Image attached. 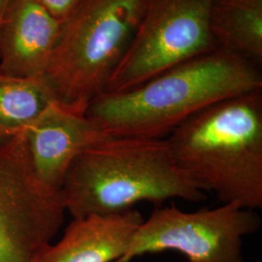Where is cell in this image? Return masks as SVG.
Masks as SVG:
<instances>
[{"label": "cell", "mask_w": 262, "mask_h": 262, "mask_svg": "<svg viewBox=\"0 0 262 262\" xmlns=\"http://www.w3.org/2000/svg\"><path fill=\"white\" fill-rule=\"evenodd\" d=\"M204 189L179 168L165 139L109 138L76 158L60 188L73 219L130 210L142 201L204 200Z\"/></svg>", "instance_id": "3957f363"}, {"label": "cell", "mask_w": 262, "mask_h": 262, "mask_svg": "<svg viewBox=\"0 0 262 262\" xmlns=\"http://www.w3.org/2000/svg\"><path fill=\"white\" fill-rule=\"evenodd\" d=\"M215 0H144L139 26L104 93H120L216 50L210 19Z\"/></svg>", "instance_id": "5b68a950"}, {"label": "cell", "mask_w": 262, "mask_h": 262, "mask_svg": "<svg viewBox=\"0 0 262 262\" xmlns=\"http://www.w3.org/2000/svg\"><path fill=\"white\" fill-rule=\"evenodd\" d=\"M55 101L58 100L44 77L0 73V144L23 134Z\"/></svg>", "instance_id": "7c38bea8"}, {"label": "cell", "mask_w": 262, "mask_h": 262, "mask_svg": "<svg viewBox=\"0 0 262 262\" xmlns=\"http://www.w3.org/2000/svg\"><path fill=\"white\" fill-rule=\"evenodd\" d=\"M11 1L12 0H0V27H1V23H2L3 17H4V14L8 8Z\"/></svg>", "instance_id": "5bb4252c"}, {"label": "cell", "mask_w": 262, "mask_h": 262, "mask_svg": "<svg viewBox=\"0 0 262 262\" xmlns=\"http://www.w3.org/2000/svg\"><path fill=\"white\" fill-rule=\"evenodd\" d=\"M144 0H83L63 23L44 79L59 102L86 111L104 93L139 26Z\"/></svg>", "instance_id": "277c9868"}, {"label": "cell", "mask_w": 262, "mask_h": 262, "mask_svg": "<svg viewBox=\"0 0 262 262\" xmlns=\"http://www.w3.org/2000/svg\"><path fill=\"white\" fill-rule=\"evenodd\" d=\"M258 90L261 66L215 50L129 90L102 93L90 102L85 114L111 136L165 139L207 106Z\"/></svg>", "instance_id": "6da1fadb"}, {"label": "cell", "mask_w": 262, "mask_h": 262, "mask_svg": "<svg viewBox=\"0 0 262 262\" xmlns=\"http://www.w3.org/2000/svg\"><path fill=\"white\" fill-rule=\"evenodd\" d=\"M165 140L179 168L222 204L262 209V90L207 106Z\"/></svg>", "instance_id": "7a4b0ae2"}, {"label": "cell", "mask_w": 262, "mask_h": 262, "mask_svg": "<svg viewBox=\"0 0 262 262\" xmlns=\"http://www.w3.org/2000/svg\"><path fill=\"white\" fill-rule=\"evenodd\" d=\"M261 226L253 210L233 203L184 212L175 204L156 209L144 220L122 258L131 262L145 253L174 251L187 262H244V237Z\"/></svg>", "instance_id": "8992f818"}, {"label": "cell", "mask_w": 262, "mask_h": 262, "mask_svg": "<svg viewBox=\"0 0 262 262\" xmlns=\"http://www.w3.org/2000/svg\"><path fill=\"white\" fill-rule=\"evenodd\" d=\"M216 50L262 63V0H215L210 19Z\"/></svg>", "instance_id": "8fae6325"}, {"label": "cell", "mask_w": 262, "mask_h": 262, "mask_svg": "<svg viewBox=\"0 0 262 262\" xmlns=\"http://www.w3.org/2000/svg\"><path fill=\"white\" fill-rule=\"evenodd\" d=\"M143 221L134 209L73 219L61 240L46 246L34 262L117 261L126 253Z\"/></svg>", "instance_id": "30bf717a"}, {"label": "cell", "mask_w": 262, "mask_h": 262, "mask_svg": "<svg viewBox=\"0 0 262 262\" xmlns=\"http://www.w3.org/2000/svg\"><path fill=\"white\" fill-rule=\"evenodd\" d=\"M62 26L35 0H12L0 27V73L43 77Z\"/></svg>", "instance_id": "9c48e42d"}, {"label": "cell", "mask_w": 262, "mask_h": 262, "mask_svg": "<svg viewBox=\"0 0 262 262\" xmlns=\"http://www.w3.org/2000/svg\"><path fill=\"white\" fill-rule=\"evenodd\" d=\"M60 191L39 183L24 133L0 144V262H34L63 224Z\"/></svg>", "instance_id": "52a82bcc"}, {"label": "cell", "mask_w": 262, "mask_h": 262, "mask_svg": "<svg viewBox=\"0 0 262 262\" xmlns=\"http://www.w3.org/2000/svg\"><path fill=\"white\" fill-rule=\"evenodd\" d=\"M85 112L55 101L24 132L32 171L50 190L60 191L76 158L111 136Z\"/></svg>", "instance_id": "ba28073f"}, {"label": "cell", "mask_w": 262, "mask_h": 262, "mask_svg": "<svg viewBox=\"0 0 262 262\" xmlns=\"http://www.w3.org/2000/svg\"><path fill=\"white\" fill-rule=\"evenodd\" d=\"M56 19L64 23L78 9L83 0H35Z\"/></svg>", "instance_id": "4fadbf2b"}]
</instances>
